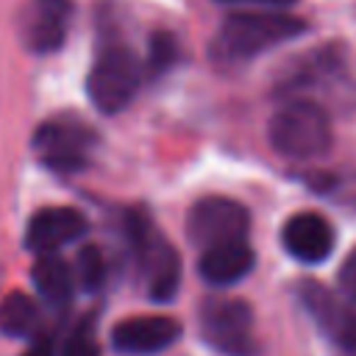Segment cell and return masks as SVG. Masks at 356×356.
Instances as JSON below:
<instances>
[{"instance_id": "1", "label": "cell", "mask_w": 356, "mask_h": 356, "mask_svg": "<svg viewBox=\"0 0 356 356\" xmlns=\"http://www.w3.org/2000/svg\"><path fill=\"white\" fill-rule=\"evenodd\" d=\"M306 31V22L281 8L264 11H234L217 28L211 42V58L217 64H242L259 53L289 42Z\"/></svg>"}, {"instance_id": "2", "label": "cell", "mask_w": 356, "mask_h": 356, "mask_svg": "<svg viewBox=\"0 0 356 356\" xmlns=\"http://www.w3.org/2000/svg\"><path fill=\"white\" fill-rule=\"evenodd\" d=\"M125 234H128V245L136 256L147 298L156 303L172 300L178 292V284H181V256L175 253L170 239L153 225V220L142 209L128 211Z\"/></svg>"}, {"instance_id": "3", "label": "cell", "mask_w": 356, "mask_h": 356, "mask_svg": "<svg viewBox=\"0 0 356 356\" xmlns=\"http://www.w3.org/2000/svg\"><path fill=\"white\" fill-rule=\"evenodd\" d=\"M267 136L275 153L295 159V161H312V159L325 156L334 139L325 108L309 97L286 100L273 114Z\"/></svg>"}, {"instance_id": "4", "label": "cell", "mask_w": 356, "mask_h": 356, "mask_svg": "<svg viewBox=\"0 0 356 356\" xmlns=\"http://www.w3.org/2000/svg\"><path fill=\"white\" fill-rule=\"evenodd\" d=\"M142 78H145V64L136 58V53L125 42L108 36L97 47V56L86 78V92L97 111L117 114L134 100Z\"/></svg>"}, {"instance_id": "5", "label": "cell", "mask_w": 356, "mask_h": 356, "mask_svg": "<svg viewBox=\"0 0 356 356\" xmlns=\"http://www.w3.org/2000/svg\"><path fill=\"white\" fill-rule=\"evenodd\" d=\"M31 145H33L36 159L47 170L58 175H72V172H81L92 161L97 136L83 120L72 114H58V117L44 120L33 131Z\"/></svg>"}, {"instance_id": "6", "label": "cell", "mask_w": 356, "mask_h": 356, "mask_svg": "<svg viewBox=\"0 0 356 356\" xmlns=\"http://www.w3.org/2000/svg\"><path fill=\"white\" fill-rule=\"evenodd\" d=\"M200 337L206 345L222 356H256V320L248 300L239 298H209L197 314Z\"/></svg>"}, {"instance_id": "7", "label": "cell", "mask_w": 356, "mask_h": 356, "mask_svg": "<svg viewBox=\"0 0 356 356\" xmlns=\"http://www.w3.org/2000/svg\"><path fill=\"white\" fill-rule=\"evenodd\" d=\"M250 214L242 203L220 195L200 197L186 211V236L197 248H209L217 242L248 239Z\"/></svg>"}, {"instance_id": "8", "label": "cell", "mask_w": 356, "mask_h": 356, "mask_svg": "<svg viewBox=\"0 0 356 356\" xmlns=\"http://www.w3.org/2000/svg\"><path fill=\"white\" fill-rule=\"evenodd\" d=\"M298 295L320 331L339 348L342 356H356V300H339L317 281H300Z\"/></svg>"}, {"instance_id": "9", "label": "cell", "mask_w": 356, "mask_h": 356, "mask_svg": "<svg viewBox=\"0 0 356 356\" xmlns=\"http://www.w3.org/2000/svg\"><path fill=\"white\" fill-rule=\"evenodd\" d=\"M181 339V323L170 314L125 317L111 328V348L122 356H156Z\"/></svg>"}, {"instance_id": "10", "label": "cell", "mask_w": 356, "mask_h": 356, "mask_svg": "<svg viewBox=\"0 0 356 356\" xmlns=\"http://www.w3.org/2000/svg\"><path fill=\"white\" fill-rule=\"evenodd\" d=\"M72 22V0H28L19 14V36L36 56L64 44Z\"/></svg>"}, {"instance_id": "11", "label": "cell", "mask_w": 356, "mask_h": 356, "mask_svg": "<svg viewBox=\"0 0 356 356\" xmlns=\"http://www.w3.org/2000/svg\"><path fill=\"white\" fill-rule=\"evenodd\" d=\"M89 228L86 217L72 206H44L31 214L25 228V248L33 253H56V248L75 242Z\"/></svg>"}, {"instance_id": "12", "label": "cell", "mask_w": 356, "mask_h": 356, "mask_svg": "<svg viewBox=\"0 0 356 356\" xmlns=\"http://www.w3.org/2000/svg\"><path fill=\"white\" fill-rule=\"evenodd\" d=\"M281 245L292 259L303 264H320L334 250V228L320 211H298L286 217L281 228Z\"/></svg>"}, {"instance_id": "13", "label": "cell", "mask_w": 356, "mask_h": 356, "mask_svg": "<svg viewBox=\"0 0 356 356\" xmlns=\"http://www.w3.org/2000/svg\"><path fill=\"white\" fill-rule=\"evenodd\" d=\"M253 264H256V253L248 245V239H231L203 248L197 259V273L211 286H231L245 275H250Z\"/></svg>"}, {"instance_id": "14", "label": "cell", "mask_w": 356, "mask_h": 356, "mask_svg": "<svg viewBox=\"0 0 356 356\" xmlns=\"http://www.w3.org/2000/svg\"><path fill=\"white\" fill-rule=\"evenodd\" d=\"M31 281L39 292L42 300H47L50 306L61 309L72 300L75 292V275L67 267L64 259H58L56 253H39L33 267H31Z\"/></svg>"}, {"instance_id": "15", "label": "cell", "mask_w": 356, "mask_h": 356, "mask_svg": "<svg viewBox=\"0 0 356 356\" xmlns=\"http://www.w3.org/2000/svg\"><path fill=\"white\" fill-rule=\"evenodd\" d=\"M39 325V309L25 292H8L0 300V334L3 337H33Z\"/></svg>"}, {"instance_id": "16", "label": "cell", "mask_w": 356, "mask_h": 356, "mask_svg": "<svg viewBox=\"0 0 356 356\" xmlns=\"http://www.w3.org/2000/svg\"><path fill=\"white\" fill-rule=\"evenodd\" d=\"M75 278L81 284L83 292H97L106 281V259L100 253V248L95 245H83L78 250V259H75Z\"/></svg>"}, {"instance_id": "17", "label": "cell", "mask_w": 356, "mask_h": 356, "mask_svg": "<svg viewBox=\"0 0 356 356\" xmlns=\"http://www.w3.org/2000/svg\"><path fill=\"white\" fill-rule=\"evenodd\" d=\"M61 356H100L97 339H95V323H92L89 317L81 320V323L72 328V334H70L67 342H64Z\"/></svg>"}, {"instance_id": "18", "label": "cell", "mask_w": 356, "mask_h": 356, "mask_svg": "<svg viewBox=\"0 0 356 356\" xmlns=\"http://www.w3.org/2000/svg\"><path fill=\"white\" fill-rule=\"evenodd\" d=\"M178 58V44L170 33H156L150 39V53H147V72H164L172 67Z\"/></svg>"}, {"instance_id": "19", "label": "cell", "mask_w": 356, "mask_h": 356, "mask_svg": "<svg viewBox=\"0 0 356 356\" xmlns=\"http://www.w3.org/2000/svg\"><path fill=\"white\" fill-rule=\"evenodd\" d=\"M337 284H339V292L350 300H356V248L345 256L342 267H339V275H337Z\"/></svg>"}, {"instance_id": "20", "label": "cell", "mask_w": 356, "mask_h": 356, "mask_svg": "<svg viewBox=\"0 0 356 356\" xmlns=\"http://www.w3.org/2000/svg\"><path fill=\"white\" fill-rule=\"evenodd\" d=\"M225 6H245V8H286L295 0H217Z\"/></svg>"}, {"instance_id": "21", "label": "cell", "mask_w": 356, "mask_h": 356, "mask_svg": "<svg viewBox=\"0 0 356 356\" xmlns=\"http://www.w3.org/2000/svg\"><path fill=\"white\" fill-rule=\"evenodd\" d=\"M22 356H56V345H53V339H47V337H36V339L25 348Z\"/></svg>"}]
</instances>
